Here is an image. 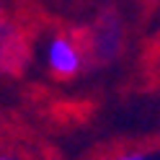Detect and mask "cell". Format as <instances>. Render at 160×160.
<instances>
[{
	"label": "cell",
	"mask_w": 160,
	"mask_h": 160,
	"mask_svg": "<svg viewBox=\"0 0 160 160\" xmlns=\"http://www.w3.org/2000/svg\"><path fill=\"white\" fill-rule=\"evenodd\" d=\"M80 31H83L88 67H106L122 57L127 44V23L119 5L114 3L96 5L91 23L80 26Z\"/></svg>",
	"instance_id": "obj_1"
},
{
	"label": "cell",
	"mask_w": 160,
	"mask_h": 160,
	"mask_svg": "<svg viewBox=\"0 0 160 160\" xmlns=\"http://www.w3.org/2000/svg\"><path fill=\"white\" fill-rule=\"evenodd\" d=\"M44 65L47 72L57 83H70L78 75L88 70V57H85V44H83V31L80 26L75 28H57L49 34L44 44Z\"/></svg>",
	"instance_id": "obj_2"
},
{
	"label": "cell",
	"mask_w": 160,
	"mask_h": 160,
	"mask_svg": "<svg viewBox=\"0 0 160 160\" xmlns=\"http://www.w3.org/2000/svg\"><path fill=\"white\" fill-rule=\"evenodd\" d=\"M31 62V36L8 0H0V78L21 75Z\"/></svg>",
	"instance_id": "obj_3"
},
{
	"label": "cell",
	"mask_w": 160,
	"mask_h": 160,
	"mask_svg": "<svg viewBox=\"0 0 160 160\" xmlns=\"http://www.w3.org/2000/svg\"><path fill=\"white\" fill-rule=\"evenodd\" d=\"M101 160H160V145H122Z\"/></svg>",
	"instance_id": "obj_4"
},
{
	"label": "cell",
	"mask_w": 160,
	"mask_h": 160,
	"mask_svg": "<svg viewBox=\"0 0 160 160\" xmlns=\"http://www.w3.org/2000/svg\"><path fill=\"white\" fill-rule=\"evenodd\" d=\"M44 3H49V5L59 8V11L83 13V11H88V8H93V5H101V3H106V0H44Z\"/></svg>",
	"instance_id": "obj_5"
},
{
	"label": "cell",
	"mask_w": 160,
	"mask_h": 160,
	"mask_svg": "<svg viewBox=\"0 0 160 160\" xmlns=\"http://www.w3.org/2000/svg\"><path fill=\"white\" fill-rule=\"evenodd\" d=\"M0 160H34V158L28 155L26 150H21V147H5V145H0Z\"/></svg>",
	"instance_id": "obj_6"
},
{
	"label": "cell",
	"mask_w": 160,
	"mask_h": 160,
	"mask_svg": "<svg viewBox=\"0 0 160 160\" xmlns=\"http://www.w3.org/2000/svg\"><path fill=\"white\" fill-rule=\"evenodd\" d=\"M137 3H139V5H142V8H145V11H155V8L160 5V0H137Z\"/></svg>",
	"instance_id": "obj_7"
}]
</instances>
